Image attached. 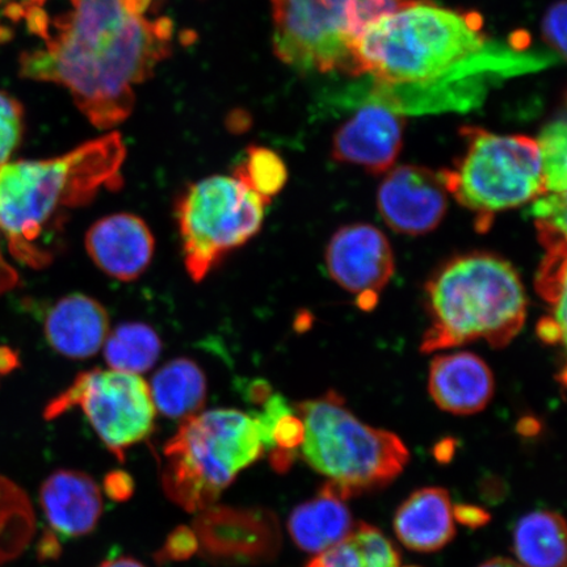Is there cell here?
<instances>
[{"label": "cell", "mask_w": 567, "mask_h": 567, "mask_svg": "<svg viewBox=\"0 0 567 567\" xmlns=\"http://www.w3.org/2000/svg\"><path fill=\"white\" fill-rule=\"evenodd\" d=\"M51 20L38 6H19L44 47L20 59L30 80L66 87L92 124L123 123L134 106V86L145 82L173 49L174 24L154 16V0H70Z\"/></svg>", "instance_id": "cell-1"}, {"label": "cell", "mask_w": 567, "mask_h": 567, "mask_svg": "<svg viewBox=\"0 0 567 567\" xmlns=\"http://www.w3.org/2000/svg\"><path fill=\"white\" fill-rule=\"evenodd\" d=\"M125 157L122 136L111 133L59 158L0 166V230L13 257L33 268L51 264L49 238L63 213L90 203L104 187H115Z\"/></svg>", "instance_id": "cell-2"}, {"label": "cell", "mask_w": 567, "mask_h": 567, "mask_svg": "<svg viewBox=\"0 0 567 567\" xmlns=\"http://www.w3.org/2000/svg\"><path fill=\"white\" fill-rule=\"evenodd\" d=\"M484 19L414 0L368 25L353 47L357 75L371 74L380 87L423 86L466 70L486 48Z\"/></svg>", "instance_id": "cell-3"}, {"label": "cell", "mask_w": 567, "mask_h": 567, "mask_svg": "<svg viewBox=\"0 0 567 567\" xmlns=\"http://www.w3.org/2000/svg\"><path fill=\"white\" fill-rule=\"evenodd\" d=\"M431 326L422 351L435 352L476 340L501 349L519 334L527 295L515 268L493 254L473 252L449 261L425 287Z\"/></svg>", "instance_id": "cell-4"}, {"label": "cell", "mask_w": 567, "mask_h": 567, "mask_svg": "<svg viewBox=\"0 0 567 567\" xmlns=\"http://www.w3.org/2000/svg\"><path fill=\"white\" fill-rule=\"evenodd\" d=\"M296 411L305 425L301 455L329 478L324 493L346 501L380 491L409 464L410 452L399 436L361 422L336 393L301 402Z\"/></svg>", "instance_id": "cell-5"}, {"label": "cell", "mask_w": 567, "mask_h": 567, "mask_svg": "<svg viewBox=\"0 0 567 567\" xmlns=\"http://www.w3.org/2000/svg\"><path fill=\"white\" fill-rule=\"evenodd\" d=\"M264 452L251 414L216 409L189 416L163 450V488L176 505L200 513Z\"/></svg>", "instance_id": "cell-6"}, {"label": "cell", "mask_w": 567, "mask_h": 567, "mask_svg": "<svg viewBox=\"0 0 567 567\" xmlns=\"http://www.w3.org/2000/svg\"><path fill=\"white\" fill-rule=\"evenodd\" d=\"M466 148L455 167L439 172L446 190L476 213L477 228H491L496 213L519 208L547 193L536 140L499 136L464 127Z\"/></svg>", "instance_id": "cell-7"}, {"label": "cell", "mask_w": 567, "mask_h": 567, "mask_svg": "<svg viewBox=\"0 0 567 567\" xmlns=\"http://www.w3.org/2000/svg\"><path fill=\"white\" fill-rule=\"evenodd\" d=\"M268 204L236 176H212L190 186L176 209L190 278L202 281L226 254L258 234Z\"/></svg>", "instance_id": "cell-8"}, {"label": "cell", "mask_w": 567, "mask_h": 567, "mask_svg": "<svg viewBox=\"0 0 567 567\" xmlns=\"http://www.w3.org/2000/svg\"><path fill=\"white\" fill-rule=\"evenodd\" d=\"M80 406L113 455L145 441L154 430L155 406L151 388L138 374L94 370L76 375L65 392L49 403L45 420Z\"/></svg>", "instance_id": "cell-9"}, {"label": "cell", "mask_w": 567, "mask_h": 567, "mask_svg": "<svg viewBox=\"0 0 567 567\" xmlns=\"http://www.w3.org/2000/svg\"><path fill=\"white\" fill-rule=\"evenodd\" d=\"M352 0H272L274 51L300 71L357 75Z\"/></svg>", "instance_id": "cell-10"}, {"label": "cell", "mask_w": 567, "mask_h": 567, "mask_svg": "<svg viewBox=\"0 0 567 567\" xmlns=\"http://www.w3.org/2000/svg\"><path fill=\"white\" fill-rule=\"evenodd\" d=\"M194 532L203 557L218 565L266 564L281 548L278 517L265 508L210 506L196 517Z\"/></svg>", "instance_id": "cell-11"}, {"label": "cell", "mask_w": 567, "mask_h": 567, "mask_svg": "<svg viewBox=\"0 0 567 567\" xmlns=\"http://www.w3.org/2000/svg\"><path fill=\"white\" fill-rule=\"evenodd\" d=\"M326 266L340 287L358 296L370 310L394 274V255L388 238L372 225L343 226L331 238Z\"/></svg>", "instance_id": "cell-12"}, {"label": "cell", "mask_w": 567, "mask_h": 567, "mask_svg": "<svg viewBox=\"0 0 567 567\" xmlns=\"http://www.w3.org/2000/svg\"><path fill=\"white\" fill-rule=\"evenodd\" d=\"M379 212L396 233L409 236L435 230L449 208V190L441 175L429 168L401 166L381 183Z\"/></svg>", "instance_id": "cell-13"}, {"label": "cell", "mask_w": 567, "mask_h": 567, "mask_svg": "<svg viewBox=\"0 0 567 567\" xmlns=\"http://www.w3.org/2000/svg\"><path fill=\"white\" fill-rule=\"evenodd\" d=\"M405 120L399 111L379 101L361 106L336 133L332 157L368 173L392 168L401 153Z\"/></svg>", "instance_id": "cell-14"}, {"label": "cell", "mask_w": 567, "mask_h": 567, "mask_svg": "<svg viewBox=\"0 0 567 567\" xmlns=\"http://www.w3.org/2000/svg\"><path fill=\"white\" fill-rule=\"evenodd\" d=\"M86 250L94 264L117 280L140 278L151 265L154 237L144 219L117 213L99 219L86 234Z\"/></svg>", "instance_id": "cell-15"}, {"label": "cell", "mask_w": 567, "mask_h": 567, "mask_svg": "<svg viewBox=\"0 0 567 567\" xmlns=\"http://www.w3.org/2000/svg\"><path fill=\"white\" fill-rule=\"evenodd\" d=\"M494 375L477 354L457 352L432 361L429 389L432 400L455 415L484 410L494 395Z\"/></svg>", "instance_id": "cell-16"}, {"label": "cell", "mask_w": 567, "mask_h": 567, "mask_svg": "<svg viewBox=\"0 0 567 567\" xmlns=\"http://www.w3.org/2000/svg\"><path fill=\"white\" fill-rule=\"evenodd\" d=\"M40 502L51 527L65 537L89 535L103 514L101 488L81 472L51 474L41 486Z\"/></svg>", "instance_id": "cell-17"}, {"label": "cell", "mask_w": 567, "mask_h": 567, "mask_svg": "<svg viewBox=\"0 0 567 567\" xmlns=\"http://www.w3.org/2000/svg\"><path fill=\"white\" fill-rule=\"evenodd\" d=\"M49 344L63 357H94L110 334V317L96 300L84 295L63 297L49 310L44 323Z\"/></svg>", "instance_id": "cell-18"}, {"label": "cell", "mask_w": 567, "mask_h": 567, "mask_svg": "<svg viewBox=\"0 0 567 567\" xmlns=\"http://www.w3.org/2000/svg\"><path fill=\"white\" fill-rule=\"evenodd\" d=\"M394 532L406 548L436 551L456 535L449 492L442 487H424L411 494L396 509Z\"/></svg>", "instance_id": "cell-19"}, {"label": "cell", "mask_w": 567, "mask_h": 567, "mask_svg": "<svg viewBox=\"0 0 567 567\" xmlns=\"http://www.w3.org/2000/svg\"><path fill=\"white\" fill-rule=\"evenodd\" d=\"M353 528L349 507L342 499L322 491L317 498L296 507L288 520L289 535L297 547L311 555L334 548Z\"/></svg>", "instance_id": "cell-20"}, {"label": "cell", "mask_w": 567, "mask_h": 567, "mask_svg": "<svg viewBox=\"0 0 567 567\" xmlns=\"http://www.w3.org/2000/svg\"><path fill=\"white\" fill-rule=\"evenodd\" d=\"M151 388L155 409L172 420H187L207 400V380L193 360L169 361L155 373Z\"/></svg>", "instance_id": "cell-21"}, {"label": "cell", "mask_w": 567, "mask_h": 567, "mask_svg": "<svg viewBox=\"0 0 567 567\" xmlns=\"http://www.w3.org/2000/svg\"><path fill=\"white\" fill-rule=\"evenodd\" d=\"M515 556L524 567H566V523L553 512L523 516L514 530Z\"/></svg>", "instance_id": "cell-22"}, {"label": "cell", "mask_w": 567, "mask_h": 567, "mask_svg": "<svg viewBox=\"0 0 567 567\" xmlns=\"http://www.w3.org/2000/svg\"><path fill=\"white\" fill-rule=\"evenodd\" d=\"M400 553L378 528L360 523L334 548L311 559L307 567H400Z\"/></svg>", "instance_id": "cell-23"}, {"label": "cell", "mask_w": 567, "mask_h": 567, "mask_svg": "<svg viewBox=\"0 0 567 567\" xmlns=\"http://www.w3.org/2000/svg\"><path fill=\"white\" fill-rule=\"evenodd\" d=\"M35 532L30 496L0 474V566L23 555Z\"/></svg>", "instance_id": "cell-24"}, {"label": "cell", "mask_w": 567, "mask_h": 567, "mask_svg": "<svg viewBox=\"0 0 567 567\" xmlns=\"http://www.w3.org/2000/svg\"><path fill=\"white\" fill-rule=\"evenodd\" d=\"M162 351L161 339L151 326L126 323L110 332L104 343L106 364L132 374L152 370Z\"/></svg>", "instance_id": "cell-25"}, {"label": "cell", "mask_w": 567, "mask_h": 567, "mask_svg": "<svg viewBox=\"0 0 567 567\" xmlns=\"http://www.w3.org/2000/svg\"><path fill=\"white\" fill-rule=\"evenodd\" d=\"M234 176L271 202L286 186L288 172L278 154L267 147L252 146L248 148L245 162L237 167Z\"/></svg>", "instance_id": "cell-26"}, {"label": "cell", "mask_w": 567, "mask_h": 567, "mask_svg": "<svg viewBox=\"0 0 567 567\" xmlns=\"http://www.w3.org/2000/svg\"><path fill=\"white\" fill-rule=\"evenodd\" d=\"M566 130L565 118L555 120L544 127L537 141L544 186L547 193L566 195Z\"/></svg>", "instance_id": "cell-27"}, {"label": "cell", "mask_w": 567, "mask_h": 567, "mask_svg": "<svg viewBox=\"0 0 567 567\" xmlns=\"http://www.w3.org/2000/svg\"><path fill=\"white\" fill-rule=\"evenodd\" d=\"M538 238L547 250L566 246V195L545 193L532 202Z\"/></svg>", "instance_id": "cell-28"}, {"label": "cell", "mask_w": 567, "mask_h": 567, "mask_svg": "<svg viewBox=\"0 0 567 567\" xmlns=\"http://www.w3.org/2000/svg\"><path fill=\"white\" fill-rule=\"evenodd\" d=\"M23 106L6 92L0 91V166L9 162L23 137Z\"/></svg>", "instance_id": "cell-29"}, {"label": "cell", "mask_w": 567, "mask_h": 567, "mask_svg": "<svg viewBox=\"0 0 567 567\" xmlns=\"http://www.w3.org/2000/svg\"><path fill=\"white\" fill-rule=\"evenodd\" d=\"M413 2L414 0H352L350 31L354 44L368 25L393 16Z\"/></svg>", "instance_id": "cell-30"}, {"label": "cell", "mask_w": 567, "mask_h": 567, "mask_svg": "<svg viewBox=\"0 0 567 567\" xmlns=\"http://www.w3.org/2000/svg\"><path fill=\"white\" fill-rule=\"evenodd\" d=\"M305 437V425L300 416L295 415V411L282 415L276 422L272 431V450L296 451L301 446Z\"/></svg>", "instance_id": "cell-31"}, {"label": "cell", "mask_w": 567, "mask_h": 567, "mask_svg": "<svg viewBox=\"0 0 567 567\" xmlns=\"http://www.w3.org/2000/svg\"><path fill=\"white\" fill-rule=\"evenodd\" d=\"M543 35L545 42L558 54L566 55V2L555 3L545 13L543 20Z\"/></svg>", "instance_id": "cell-32"}, {"label": "cell", "mask_w": 567, "mask_h": 567, "mask_svg": "<svg viewBox=\"0 0 567 567\" xmlns=\"http://www.w3.org/2000/svg\"><path fill=\"white\" fill-rule=\"evenodd\" d=\"M197 550L198 543L194 529L182 526L169 534L165 547L158 553V558L166 561H183L193 557Z\"/></svg>", "instance_id": "cell-33"}, {"label": "cell", "mask_w": 567, "mask_h": 567, "mask_svg": "<svg viewBox=\"0 0 567 567\" xmlns=\"http://www.w3.org/2000/svg\"><path fill=\"white\" fill-rule=\"evenodd\" d=\"M104 488L113 501L125 502L133 495L134 482L125 472H111L104 480Z\"/></svg>", "instance_id": "cell-34"}, {"label": "cell", "mask_w": 567, "mask_h": 567, "mask_svg": "<svg viewBox=\"0 0 567 567\" xmlns=\"http://www.w3.org/2000/svg\"><path fill=\"white\" fill-rule=\"evenodd\" d=\"M453 519L467 528H481L491 523L492 515L485 508L474 505H457L453 507Z\"/></svg>", "instance_id": "cell-35"}, {"label": "cell", "mask_w": 567, "mask_h": 567, "mask_svg": "<svg viewBox=\"0 0 567 567\" xmlns=\"http://www.w3.org/2000/svg\"><path fill=\"white\" fill-rule=\"evenodd\" d=\"M480 493L482 499L488 503H499L507 495L506 482L495 476L485 477L481 481Z\"/></svg>", "instance_id": "cell-36"}, {"label": "cell", "mask_w": 567, "mask_h": 567, "mask_svg": "<svg viewBox=\"0 0 567 567\" xmlns=\"http://www.w3.org/2000/svg\"><path fill=\"white\" fill-rule=\"evenodd\" d=\"M537 334L548 344H556L558 342L565 343L566 330H564L555 319L547 317L538 323Z\"/></svg>", "instance_id": "cell-37"}, {"label": "cell", "mask_w": 567, "mask_h": 567, "mask_svg": "<svg viewBox=\"0 0 567 567\" xmlns=\"http://www.w3.org/2000/svg\"><path fill=\"white\" fill-rule=\"evenodd\" d=\"M296 451H284V450H272L271 455H269V460H271V464L274 470L279 473H286L289 471V467L292 466Z\"/></svg>", "instance_id": "cell-38"}, {"label": "cell", "mask_w": 567, "mask_h": 567, "mask_svg": "<svg viewBox=\"0 0 567 567\" xmlns=\"http://www.w3.org/2000/svg\"><path fill=\"white\" fill-rule=\"evenodd\" d=\"M434 457L437 463L449 464L455 457L456 442L452 437L443 439L434 446Z\"/></svg>", "instance_id": "cell-39"}, {"label": "cell", "mask_w": 567, "mask_h": 567, "mask_svg": "<svg viewBox=\"0 0 567 567\" xmlns=\"http://www.w3.org/2000/svg\"><path fill=\"white\" fill-rule=\"evenodd\" d=\"M18 282V275L13 268L7 264L2 252H0V295L11 289Z\"/></svg>", "instance_id": "cell-40"}, {"label": "cell", "mask_w": 567, "mask_h": 567, "mask_svg": "<svg viewBox=\"0 0 567 567\" xmlns=\"http://www.w3.org/2000/svg\"><path fill=\"white\" fill-rule=\"evenodd\" d=\"M60 545L56 543L54 535H47L41 542L40 556L44 558H53L60 555Z\"/></svg>", "instance_id": "cell-41"}, {"label": "cell", "mask_w": 567, "mask_h": 567, "mask_svg": "<svg viewBox=\"0 0 567 567\" xmlns=\"http://www.w3.org/2000/svg\"><path fill=\"white\" fill-rule=\"evenodd\" d=\"M540 431V425L535 420H523L517 424V432L523 436H535Z\"/></svg>", "instance_id": "cell-42"}, {"label": "cell", "mask_w": 567, "mask_h": 567, "mask_svg": "<svg viewBox=\"0 0 567 567\" xmlns=\"http://www.w3.org/2000/svg\"><path fill=\"white\" fill-rule=\"evenodd\" d=\"M97 567H146V566L136 561V559H133L130 557H123V558L110 559V561H105L102 565H99Z\"/></svg>", "instance_id": "cell-43"}, {"label": "cell", "mask_w": 567, "mask_h": 567, "mask_svg": "<svg viewBox=\"0 0 567 567\" xmlns=\"http://www.w3.org/2000/svg\"><path fill=\"white\" fill-rule=\"evenodd\" d=\"M17 364V358L12 357V352L10 350L2 349L0 350V372L6 373L10 372L13 365Z\"/></svg>", "instance_id": "cell-44"}, {"label": "cell", "mask_w": 567, "mask_h": 567, "mask_svg": "<svg viewBox=\"0 0 567 567\" xmlns=\"http://www.w3.org/2000/svg\"><path fill=\"white\" fill-rule=\"evenodd\" d=\"M480 567H524L519 563L513 561V559L509 558H493L488 559L485 564H482Z\"/></svg>", "instance_id": "cell-45"}, {"label": "cell", "mask_w": 567, "mask_h": 567, "mask_svg": "<svg viewBox=\"0 0 567 567\" xmlns=\"http://www.w3.org/2000/svg\"><path fill=\"white\" fill-rule=\"evenodd\" d=\"M408 567H415V566H408Z\"/></svg>", "instance_id": "cell-46"}, {"label": "cell", "mask_w": 567, "mask_h": 567, "mask_svg": "<svg viewBox=\"0 0 567 567\" xmlns=\"http://www.w3.org/2000/svg\"><path fill=\"white\" fill-rule=\"evenodd\" d=\"M0 2H2V0H0Z\"/></svg>", "instance_id": "cell-47"}]
</instances>
